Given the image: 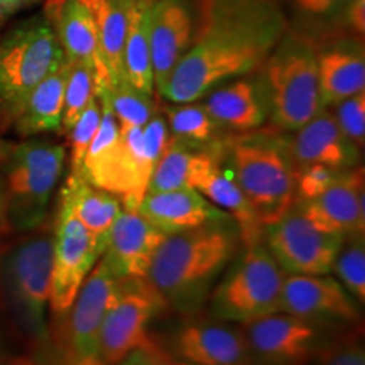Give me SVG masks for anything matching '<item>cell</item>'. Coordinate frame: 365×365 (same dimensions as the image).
Wrapping results in <instances>:
<instances>
[{"label":"cell","mask_w":365,"mask_h":365,"mask_svg":"<svg viewBox=\"0 0 365 365\" xmlns=\"http://www.w3.org/2000/svg\"><path fill=\"white\" fill-rule=\"evenodd\" d=\"M287 27L281 0H195L191 44L161 98L198 102L215 86L257 71Z\"/></svg>","instance_id":"cell-1"},{"label":"cell","mask_w":365,"mask_h":365,"mask_svg":"<svg viewBox=\"0 0 365 365\" xmlns=\"http://www.w3.org/2000/svg\"><path fill=\"white\" fill-rule=\"evenodd\" d=\"M240 249V232L232 218L168 234L150 261L148 279L168 307L196 313Z\"/></svg>","instance_id":"cell-2"},{"label":"cell","mask_w":365,"mask_h":365,"mask_svg":"<svg viewBox=\"0 0 365 365\" xmlns=\"http://www.w3.org/2000/svg\"><path fill=\"white\" fill-rule=\"evenodd\" d=\"M289 132L271 129L230 134L223 143V163L266 228L296 202L298 168L289 153Z\"/></svg>","instance_id":"cell-3"},{"label":"cell","mask_w":365,"mask_h":365,"mask_svg":"<svg viewBox=\"0 0 365 365\" xmlns=\"http://www.w3.org/2000/svg\"><path fill=\"white\" fill-rule=\"evenodd\" d=\"M66 163V148L51 140L6 143L0 154L6 227L33 232L43 225Z\"/></svg>","instance_id":"cell-4"},{"label":"cell","mask_w":365,"mask_h":365,"mask_svg":"<svg viewBox=\"0 0 365 365\" xmlns=\"http://www.w3.org/2000/svg\"><path fill=\"white\" fill-rule=\"evenodd\" d=\"M261 71L269 103V122L294 132L323 108L318 81L317 46L287 27Z\"/></svg>","instance_id":"cell-5"},{"label":"cell","mask_w":365,"mask_h":365,"mask_svg":"<svg viewBox=\"0 0 365 365\" xmlns=\"http://www.w3.org/2000/svg\"><path fill=\"white\" fill-rule=\"evenodd\" d=\"M65 59L46 17L17 26L0 41V130L11 129L33 90Z\"/></svg>","instance_id":"cell-6"},{"label":"cell","mask_w":365,"mask_h":365,"mask_svg":"<svg viewBox=\"0 0 365 365\" xmlns=\"http://www.w3.org/2000/svg\"><path fill=\"white\" fill-rule=\"evenodd\" d=\"M284 277L264 240L242 245L210 294L212 317L217 322L244 325L276 313Z\"/></svg>","instance_id":"cell-7"},{"label":"cell","mask_w":365,"mask_h":365,"mask_svg":"<svg viewBox=\"0 0 365 365\" xmlns=\"http://www.w3.org/2000/svg\"><path fill=\"white\" fill-rule=\"evenodd\" d=\"M51 276L53 234L26 237L9 250L0 264L9 307L26 335L38 344H46L49 339Z\"/></svg>","instance_id":"cell-8"},{"label":"cell","mask_w":365,"mask_h":365,"mask_svg":"<svg viewBox=\"0 0 365 365\" xmlns=\"http://www.w3.org/2000/svg\"><path fill=\"white\" fill-rule=\"evenodd\" d=\"M118 281L120 277L102 255L81 284L71 308L61 318L59 365H103L100 330Z\"/></svg>","instance_id":"cell-9"},{"label":"cell","mask_w":365,"mask_h":365,"mask_svg":"<svg viewBox=\"0 0 365 365\" xmlns=\"http://www.w3.org/2000/svg\"><path fill=\"white\" fill-rule=\"evenodd\" d=\"M166 308V299L148 277L118 281L100 330L103 365H117L135 349L148 345L150 323Z\"/></svg>","instance_id":"cell-10"},{"label":"cell","mask_w":365,"mask_h":365,"mask_svg":"<svg viewBox=\"0 0 365 365\" xmlns=\"http://www.w3.org/2000/svg\"><path fill=\"white\" fill-rule=\"evenodd\" d=\"M344 240L314 227L294 205L264 228V244L286 276L330 274Z\"/></svg>","instance_id":"cell-11"},{"label":"cell","mask_w":365,"mask_h":365,"mask_svg":"<svg viewBox=\"0 0 365 365\" xmlns=\"http://www.w3.org/2000/svg\"><path fill=\"white\" fill-rule=\"evenodd\" d=\"M86 228L81 225L65 196L59 195V208L53 232V276L49 309L61 319L71 308L86 276L102 257Z\"/></svg>","instance_id":"cell-12"},{"label":"cell","mask_w":365,"mask_h":365,"mask_svg":"<svg viewBox=\"0 0 365 365\" xmlns=\"http://www.w3.org/2000/svg\"><path fill=\"white\" fill-rule=\"evenodd\" d=\"M323 327L281 312L240 325L254 365H307L318 354Z\"/></svg>","instance_id":"cell-13"},{"label":"cell","mask_w":365,"mask_h":365,"mask_svg":"<svg viewBox=\"0 0 365 365\" xmlns=\"http://www.w3.org/2000/svg\"><path fill=\"white\" fill-rule=\"evenodd\" d=\"M277 312L293 314L319 325L354 323L360 318L355 299L335 277L328 274L286 276Z\"/></svg>","instance_id":"cell-14"},{"label":"cell","mask_w":365,"mask_h":365,"mask_svg":"<svg viewBox=\"0 0 365 365\" xmlns=\"http://www.w3.org/2000/svg\"><path fill=\"white\" fill-rule=\"evenodd\" d=\"M154 90L161 97L195 31V0H159L148 9Z\"/></svg>","instance_id":"cell-15"},{"label":"cell","mask_w":365,"mask_h":365,"mask_svg":"<svg viewBox=\"0 0 365 365\" xmlns=\"http://www.w3.org/2000/svg\"><path fill=\"white\" fill-rule=\"evenodd\" d=\"M223 143L202 149L191 178V188L232 217L239 227L242 245L257 244L264 240V227L223 163Z\"/></svg>","instance_id":"cell-16"},{"label":"cell","mask_w":365,"mask_h":365,"mask_svg":"<svg viewBox=\"0 0 365 365\" xmlns=\"http://www.w3.org/2000/svg\"><path fill=\"white\" fill-rule=\"evenodd\" d=\"M364 168L355 166L341 171L335 182L308 202H296L294 207L319 230L340 235L341 239L364 237Z\"/></svg>","instance_id":"cell-17"},{"label":"cell","mask_w":365,"mask_h":365,"mask_svg":"<svg viewBox=\"0 0 365 365\" xmlns=\"http://www.w3.org/2000/svg\"><path fill=\"white\" fill-rule=\"evenodd\" d=\"M171 359L185 365H254L242 328L191 322L171 340Z\"/></svg>","instance_id":"cell-18"},{"label":"cell","mask_w":365,"mask_h":365,"mask_svg":"<svg viewBox=\"0 0 365 365\" xmlns=\"http://www.w3.org/2000/svg\"><path fill=\"white\" fill-rule=\"evenodd\" d=\"M203 105L227 134H245L269 122V103L261 71L249 73L215 86Z\"/></svg>","instance_id":"cell-19"},{"label":"cell","mask_w":365,"mask_h":365,"mask_svg":"<svg viewBox=\"0 0 365 365\" xmlns=\"http://www.w3.org/2000/svg\"><path fill=\"white\" fill-rule=\"evenodd\" d=\"M287 140L298 170L312 164H323L336 171L360 166V149L340 130L330 108H322Z\"/></svg>","instance_id":"cell-20"},{"label":"cell","mask_w":365,"mask_h":365,"mask_svg":"<svg viewBox=\"0 0 365 365\" xmlns=\"http://www.w3.org/2000/svg\"><path fill=\"white\" fill-rule=\"evenodd\" d=\"M318 81L323 108L365 91L362 38L345 34L317 46Z\"/></svg>","instance_id":"cell-21"},{"label":"cell","mask_w":365,"mask_h":365,"mask_svg":"<svg viewBox=\"0 0 365 365\" xmlns=\"http://www.w3.org/2000/svg\"><path fill=\"white\" fill-rule=\"evenodd\" d=\"M166 235L139 212L122 210L108 230L103 257L120 279L148 277L150 261Z\"/></svg>","instance_id":"cell-22"},{"label":"cell","mask_w":365,"mask_h":365,"mask_svg":"<svg viewBox=\"0 0 365 365\" xmlns=\"http://www.w3.org/2000/svg\"><path fill=\"white\" fill-rule=\"evenodd\" d=\"M58 36L65 58L70 63H83L93 68L97 93L110 90V76L103 63L97 24L81 0H65L49 19Z\"/></svg>","instance_id":"cell-23"},{"label":"cell","mask_w":365,"mask_h":365,"mask_svg":"<svg viewBox=\"0 0 365 365\" xmlns=\"http://www.w3.org/2000/svg\"><path fill=\"white\" fill-rule=\"evenodd\" d=\"M97 97L102 107V120L85 154L80 176L95 188L110 191L122 202L125 196V180L122 166L120 127L110 107L108 90L98 91Z\"/></svg>","instance_id":"cell-24"},{"label":"cell","mask_w":365,"mask_h":365,"mask_svg":"<svg viewBox=\"0 0 365 365\" xmlns=\"http://www.w3.org/2000/svg\"><path fill=\"white\" fill-rule=\"evenodd\" d=\"M137 212L166 234L232 218L193 188L145 193Z\"/></svg>","instance_id":"cell-25"},{"label":"cell","mask_w":365,"mask_h":365,"mask_svg":"<svg viewBox=\"0 0 365 365\" xmlns=\"http://www.w3.org/2000/svg\"><path fill=\"white\" fill-rule=\"evenodd\" d=\"M61 196L70 203L71 212L86 228L93 244L100 252H105L108 240V230L115 222L118 213L124 210L118 196L110 191L95 188L80 175H68Z\"/></svg>","instance_id":"cell-26"},{"label":"cell","mask_w":365,"mask_h":365,"mask_svg":"<svg viewBox=\"0 0 365 365\" xmlns=\"http://www.w3.org/2000/svg\"><path fill=\"white\" fill-rule=\"evenodd\" d=\"M281 4L291 29L314 46L352 34L349 16L354 0H281Z\"/></svg>","instance_id":"cell-27"},{"label":"cell","mask_w":365,"mask_h":365,"mask_svg":"<svg viewBox=\"0 0 365 365\" xmlns=\"http://www.w3.org/2000/svg\"><path fill=\"white\" fill-rule=\"evenodd\" d=\"M68 71L70 63L65 59L33 90L12 125L21 137L29 139L44 132H61Z\"/></svg>","instance_id":"cell-28"},{"label":"cell","mask_w":365,"mask_h":365,"mask_svg":"<svg viewBox=\"0 0 365 365\" xmlns=\"http://www.w3.org/2000/svg\"><path fill=\"white\" fill-rule=\"evenodd\" d=\"M97 24L100 49L110 76V86L124 78L122 53L129 29L130 9L134 0H81Z\"/></svg>","instance_id":"cell-29"},{"label":"cell","mask_w":365,"mask_h":365,"mask_svg":"<svg viewBox=\"0 0 365 365\" xmlns=\"http://www.w3.org/2000/svg\"><path fill=\"white\" fill-rule=\"evenodd\" d=\"M148 9L149 6H145L143 0L132 2L129 29L125 36L124 53H122V68H124V78L135 90L154 97Z\"/></svg>","instance_id":"cell-30"},{"label":"cell","mask_w":365,"mask_h":365,"mask_svg":"<svg viewBox=\"0 0 365 365\" xmlns=\"http://www.w3.org/2000/svg\"><path fill=\"white\" fill-rule=\"evenodd\" d=\"M164 112L173 139L195 148H213L230 135L213 120L200 100L178 103L176 107H168Z\"/></svg>","instance_id":"cell-31"},{"label":"cell","mask_w":365,"mask_h":365,"mask_svg":"<svg viewBox=\"0 0 365 365\" xmlns=\"http://www.w3.org/2000/svg\"><path fill=\"white\" fill-rule=\"evenodd\" d=\"M202 149L205 148H195V145L173 139L154 166L145 193L191 188V178H193Z\"/></svg>","instance_id":"cell-32"},{"label":"cell","mask_w":365,"mask_h":365,"mask_svg":"<svg viewBox=\"0 0 365 365\" xmlns=\"http://www.w3.org/2000/svg\"><path fill=\"white\" fill-rule=\"evenodd\" d=\"M108 100L120 129L144 127L158 113V105L153 97L140 93L127 80L110 86Z\"/></svg>","instance_id":"cell-33"},{"label":"cell","mask_w":365,"mask_h":365,"mask_svg":"<svg viewBox=\"0 0 365 365\" xmlns=\"http://www.w3.org/2000/svg\"><path fill=\"white\" fill-rule=\"evenodd\" d=\"M95 97H97V80H95L93 68L83 63H70L65 86V103H63L61 132L66 134L71 129L83 113L86 105Z\"/></svg>","instance_id":"cell-34"},{"label":"cell","mask_w":365,"mask_h":365,"mask_svg":"<svg viewBox=\"0 0 365 365\" xmlns=\"http://www.w3.org/2000/svg\"><path fill=\"white\" fill-rule=\"evenodd\" d=\"M331 271L335 279L360 304L365 301V244L364 237L345 239Z\"/></svg>","instance_id":"cell-35"},{"label":"cell","mask_w":365,"mask_h":365,"mask_svg":"<svg viewBox=\"0 0 365 365\" xmlns=\"http://www.w3.org/2000/svg\"><path fill=\"white\" fill-rule=\"evenodd\" d=\"M100 120H102V107L98 97H95L86 105L78 120L66 132L68 144H70V175H80L85 154L97 134Z\"/></svg>","instance_id":"cell-36"},{"label":"cell","mask_w":365,"mask_h":365,"mask_svg":"<svg viewBox=\"0 0 365 365\" xmlns=\"http://www.w3.org/2000/svg\"><path fill=\"white\" fill-rule=\"evenodd\" d=\"M331 112L346 139L362 150L365 143V91L333 105Z\"/></svg>","instance_id":"cell-37"},{"label":"cell","mask_w":365,"mask_h":365,"mask_svg":"<svg viewBox=\"0 0 365 365\" xmlns=\"http://www.w3.org/2000/svg\"><path fill=\"white\" fill-rule=\"evenodd\" d=\"M340 173L341 171L323 166V164L299 168L296 175V202H308V200L317 198L327 188H330Z\"/></svg>","instance_id":"cell-38"},{"label":"cell","mask_w":365,"mask_h":365,"mask_svg":"<svg viewBox=\"0 0 365 365\" xmlns=\"http://www.w3.org/2000/svg\"><path fill=\"white\" fill-rule=\"evenodd\" d=\"M318 355L319 365H365L364 344L357 333L327 345Z\"/></svg>","instance_id":"cell-39"},{"label":"cell","mask_w":365,"mask_h":365,"mask_svg":"<svg viewBox=\"0 0 365 365\" xmlns=\"http://www.w3.org/2000/svg\"><path fill=\"white\" fill-rule=\"evenodd\" d=\"M117 365H175V359H171L154 341H149L148 345L139 346L134 352H130Z\"/></svg>","instance_id":"cell-40"},{"label":"cell","mask_w":365,"mask_h":365,"mask_svg":"<svg viewBox=\"0 0 365 365\" xmlns=\"http://www.w3.org/2000/svg\"><path fill=\"white\" fill-rule=\"evenodd\" d=\"M65 2V0H46L44 4V17L46 19H51V17L56 14V11L59 7H61V4Z\"/></svg>","instance_id":"cell-41"},{"label":"cell","mask_w":365,"mask_h":365,"mask_svg":"<svg viewBox=\"0 0 365 365\" xmlns=\"http://www.w3.org/2000/svg\"><path fill=\"white\" fill-rule=\"evenodd\" d=\"M9 2H11L14 12H16V11H19V9L34 6V4L41 2V0H9Z\"/></svg>","instance_id":"cell-42"},{"label":"cell","mask_w":365,"mask_h":365,"mask_svg":"<svg viewBox=\"0 0 365 365\" xmlns=\"http://www.w3.org/2000/svg\"><path fill=\"white\" fill-rule=\"evenodd\" d=\"M14 12V9L11 6V2L9 0H0V21L6 19L7 16H11Z\"/></svg>","instance_id":"cell-43"},{"label":"cell","mask_w":365,"mask_h":365,"mask_svg":"<svg viewBox=\"0 0 365 365\" xmlns=\"http://www.w3.org/2000/svg\"><path fill=\"white\" fill-rule=\"evenodd\" d=\"M4 148H6V145H4ZM4 227H6V218H4V191H2V180H0V228Z\"/></svg>","instance_id":"cell-44"},{"label":"cell","mask_w":365,"mask_h":365,"mask_svg":"<svg viewBox=\"0 0 365 365\" xmlns=\"http://www.w3.org/2000/svg\"><path fill=\"white\" fill-rule=\"evenodd\" d=\"M0 365H31L27 360H2L0 359Z\"/></svg>","instance_id":"cell-45"},{"label":"cell","mask_w":365,"mask_h":365,"mask_svg":"<svg viewBox=\"0 0 365 365\" xmlns=\"http://www.w3.org/2000/svg\"><path fill=\"white\" fill-rule=\"evenodd\" d=\"M143 2L145 4V6H153L154 2H159V0H143Z\"/></svg>","instance_id":"cell-46"},{"label":"cell","mask_w":365,"mask_h":365,"mask_svg":"<svg viewBox=\"0 0 365 365\" xmlns=\"http://www.w3.org/2000/svg\"><path fill=\"white\" fill-rule=\"evenodd\" d=\"M4 145H6V143H4V140H0V153H2V149H4Z\"/></svg>","instance_id":"cell-47"},{"label":"cell","mask_w":365,"mask_h":365,"mask_svg":"<svg viewBox=\"0 0 365 365\" xmlns=\"http://www.w3.org/2000/svg\"><path fill=\"white\" fill-rule=\"evenodd\" d=\"M175 365H185V364H181V362H175Z\"/></svg>","instance_id":"cell-48"},{"label":"cell","mask_w":365,"mask_h":365,"mask_svg":"<svg viewBox=\"0 0 365 365\" xmlns=\"http://www.w3.org/2000/svg\"><path fill=\"white\" fill-rule=\"evenodd\" d=\"M0 352H2V350H0Z\"/></svg>","instance_id":"cell-49"},{"label":"cell","mask_w":365,"mask_h":365,"mask_svg":"<svg viewBox=\"0 0 365 365\" xmlns=\"http://www.w3.org/2000/svg\"><path fill=\"white\" fill-rule=\"evenodd\" d=\"M0 22H2V21H0Z\"/></svg>","instance_id":"cell-50"}]
</instances>
